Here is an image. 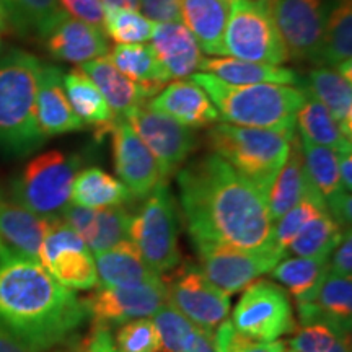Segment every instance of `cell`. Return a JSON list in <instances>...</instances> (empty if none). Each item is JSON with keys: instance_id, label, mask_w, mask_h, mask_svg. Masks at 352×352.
<instances>
[{"instance_id": "cell-50", "label": "cell", "mask_w": 352, "mask_h": 352, "mask_svg": "<svg viewBox=\"0 0 352 352\" xmlns=\"http://www.w3.org/2000/svg\"><path fill=\"white\" fill-rule=\"evenodd\" d=\"M182 352H215L214 333L206 331V329L196 327Z\"/></svg>"}, {"instance_id": "cell-45", "label": "cell", "mask_w": 352, "mask_h": 352, "mask_svg": "<svg viewBox=\"0 0 352 352\" xmlns=\"http://www.w3.org/2000/svg\"><path fill=\"white\" fill-rule=\"evenodd\" d=\"M59 3L65 13L74 16V20L103 28L107 10L101 0H59Z\"/></svg>"}, {"instance_id": "cell-12", "label": "cell", "mask_w": 352, "mask_h": 352, "mask_svg": "<svg viewBox=\"0 0 352 352\" xmlns=\"http://www.w3.org/2000/svg\"><path fill=\"white\" fill-rule=\"evenodd\" d=\"M39 259L44 270L70 290H94L100 285L94 253L60 215L50 219Z\"/></svg>"}, {"instance_id": "cell-24", "label": "cell", "mask_w": 352, "mask_h": 352, "mask_svg": "<svg viewBox=\"0 0 352 352\" xmlns=\"http://www.w3.org/2000/svg\"><path fill=\"white\" fill-rule=\"evenodd\" d=\"M96 274L101 287H138L144 284L164 283V277L145 261L131 240L94 254Z\"/></svg>"}, {"instance_id": "cell-57", "label": "cell", "mask_w": 352, "mask_h": 352, "mask_svg": "<svg viewBox=\"0 0 352 352\" xmlns=\"http://www.w3.org/2000/svg\"><path fill=\"white\" fill-rule=\"evenodd\" d=\"M0 201H2V197H0Z\"/></svg>"}, {"instance_id": "cell-53", "label": "cell", "mask_w": 352, "mask_h": 352, "mask_svg": "<svg viewBox=\"0 0 352 352\" xmlns=\"http://www.w3.org/2000/svg\"><path fill=\"white\" fill-rule=\"evenodd\" d=\"M104 6V10L108 8H121V10H134L140 8V0H101Z\"/></svg>"}, {"instance_id": "cell-37", "label": "cell", "mask_w": 352, "mask_h": 352, "mask_svg": "<svg viewBox=\"0 0 352 352\" xmlns=\"http://www.w3.org/2000/svg\"><path fill=\"white\" fill-rule=\"evenodd\" d=\"M342 233L344 230L327 210L302 227L296 239L290 241L287 252L302 258H329Z\"/></svg>"}, {"instance_id": "cell-34", "label": "cell", "mask_w": 352, "mask_h": 352, "mask_svg": "<svg viewBox=\"0 0 352 352\" xmlns=\"http://www.w3.org/2000/svg\"><path fill=\"white\" fill-rule=\"evenodd\" d=\"M109 59L127 78L148 88L155 95L170 80L168 74L158 63L155 52L147 44H116Z\"/></svg>"}, {"instance_id": "cell-54", "label": "cell", "mask_w": 352, "mask_h": 352, "mask_svg": "<svg viewBox=\"0 0 352 352\" xmlns=\"http://www.w3.org/2000/svg\"><path fill=\"white\" fill-rule=\"evenodd\" d=\"M60 352H90V351H88L87 341H82L80 344H76V346L69 347V349H65V351H60Z\"/></svg>"}, {"instance_id": "cell-36", "label": "cell", "mask_w": 352, "mask_h": 352, "mask_svg": "<svg viewBox=\"0 0 352 352\" xmlns=\"http://www.w3.org/2000/svg\"><path fill=\"white\" fill-rule=\"evenodd\" d=\"M8 25L21 33H36L46 38L57 23L67 19L59 0H0Z\"/></svg>"}, {"instance_id": "cell-2", "label": "cell", "mask_w": 352, "mask_h": 352, "mask_svg": "<svg viewBox=\"0 0 352 352\" xmlns=\"http://www.w3.org/2000/svg\"><path fill=\"white\" fill-rule=\"evenodd\" d=\"M87 318L77 294L57 283L41 264H0V328L30 352L64 344Z\"/></svg>"}, {"instance_id": "cell-13", "label": "cell", "mask_w": 352, "mask_h": 352, "mask_svg": "<svg viewBox=\"0 0 352 352\" xmlns=\"http://www.w3.org/2000/svg\"><path fill=\"white\" fill-rule=\"evenodd\" d=\"M166 300L189 321L206 331L227 320L230 311V296L210 283L196 264L186 263L176 267L175 274L164 277Z\"/></svg>"}, {"instance_id": "cell-28", "label": "cell", "mask_w": 352, "mask_h": 352, "mask_svg": "<svg viewBox=\"0 0 352 352\" xmlns=\"http://www.w3.org/2000/svg\"><path fill=\"white\" fill-rule=\"evenodd\" d=\"M311 188L314 186L308 182L305 166H303L300 142L296 135L290 145L287 160L279 170L266 195L267 212H270L272 222H276L294 206H297Z\"/></svg>"}, {"instance_id": "cell-1", "label": "cell", "mask_w": 352, "mask_h": 352, "mask_svg": "<svg viewBox=\"0 0 352 352\" xmlns=\"http://www.w3.org/2000/svg\"><path fill=\"white\" fill-rule=\"evenodd\" d=\"M176 179L184 222L195 243L239 248L276 245L264 196L217 153L179 168Z\"/></svg>"}, {"instance_id": "cell-9", "label": "cell", "mask_w": 352, "mask_h": 352, "mask_svg": "<svg viewBox=\"0 0 352 352\" xmlns=\"http://www.w3.org/2000/svg\"><path fill=\"white\" fill-rule=\"evenodd\" d=\"M195 245L201 271L228 296L241 292L258 277L271 272L287 254L276 245L266 248H239L215 243Z\"/></svg>"}, {"instance_id": "cell-21", "label": "cell", "mask_w": 352, "mask_h": 352, "mask_svg": "<svg viewBox=\"0 0 352 352\" xmlns=\"http://www.w3.org/2000/svg\"><path fill=\"white\" fill-rule=\"evenodd\" d=\"M302 327L314 323L328 324L338 331L351 334L352 329V277L328 272L310 303H297Z\"/></svg>"}, {"instance_id": "cell-27", "label": "cell", "mask_w": 352, "mask_h": 352, "mask_svg": "<svg viewBox=\"0 0 352 352\" xmlns=\"http://www.w3.org/2000/svg\"><path fill=\"white\" fill-rule=\"evenodd\" d=\"M303 94L320 101L331 113L347 138L352 135V78L329 67L314 69L308 74Z\"/></svg>"}, {"instance_id": "cell-52", "label": "cell", "mask_w": 352, "mask_h": 352, "mask_svg": "<svg viewBox=\"0 0 352 352\" xmlns=\"http://www.w3.org/2000/svg\"><path fill=\"white\" fill-rule=\"evenodd\" d=\"M0 352H30L25 346H21L15 338H12L7 331L0 328Z\"/></svg>"}, {"instance_id": "cell-30", "label": "cell", "mask_w": 352, "mask_h": 352, "mask_svg": "<svg viewBox=\"0 0 352 352\" xmlns=\"http://www.w3.org/2000/svg\"><path fill=\"white\" fill-rule=\"evenodd\" d=\"M206 74L233 83V85H258V83H274V85H292L298 83L294 70L280 65H270L235 59V57H214L204 59L201 69Z\"/></svg>"}, {"instance_id": "cell-35", "label": "cell", "mask_w": 352, "mask_h": 352, "mask_svg": "<svg viewBox=\"0 0 352 352\" xmlns=\"http://www.w3.org/2000/svg\"><path fill=\"white\" fill-rule=\"evenodd\" d=\"M297 126L300 129V138L310 142L323 145L338 153L352 151L351 138L341 131L331 113L311 96L305 95V101L297 113Z\"/></svg>"}, {"instance_id": "cell-3", "label": "cell", "mask_w": 352, "mask_h": 352, "mask_svg": "<svg viewBox=\"0 0 352 352\" xmlns=\"http://www.w3.org/2000/svg\"><path fill=\"white\" fill-rule=\"evenodd\" d=\"M191 77L228 124L296 134L297 113L305 101L302 88L274 83L233 85L206 72Z\"/></svg>"}, {"instance_id": "cell-39", "label": "cell", "mask_w": 352, "mask_h": 352, "mask_svg": "<svg viewBox=\"0 0 352 352\" xmlns=\"http://www.w3.org/2000/svg\"><path fill=\"white\" fill-rule=\"evenodd\" d=\"M327 202L318 195L315 188H311L297 206H294L289 212L276 220L274 226V243L284 252H287L290 241L296 239V235L302 230V227L316 215L327 212Z\"/></svg>"}, {"instance_id": "cell-22", "label": "cell", "mask_w": 352, "mask_h": 352, "mask_svg": "<svg viewBox=\"0 0 352 352\" xmlns=\"http://www.w3.org/2000/svg\"><path fill=\"white\" fill-rule=\"evenodd\" d=\"M151 39V47L170 78L189 77L201 69V47L184 25L155 23Z\"/></svg>"}, {"instance_id": "cell-23", "label": "cell", "mask_w": 352, "mask_h": 352, "mask_svg": "<svg viewBox=\"0 0 352 352\" xmlns=\"http://www.w3.org/2000/svg\"><path fill=\"white\" fill-rule=\"evenodd\" d=\"M44 39L50 54L63 63L85 64L109 52L103 30L69 16L57 23Z\"/></svg>"}, {"instance_id": "cell-51", "label": "cell", "mask_w": 352, "mask_h": 352, "mask_svg": "<svg viewBox=\"0 0 352 352\" xmlns=\"http://www.w3.org/2000/svg\"><path fill=\"white\" fill-rule=\"evenodd\" d=\"M338 170H340V179L342 189L351 192L352 188V155L351 152L338 153Z\"/></svg>"}, {"instance_id": "cell-46", "label": "cell", "mask_w": 352, "mask_h": 352, "mask_svg": "<svg viewBox=\"0 0 352 352\" xmlns=\"http://www.w3.org/2000/svg\"><path fill=\"white\" fill-rule=\"evenodd\" d=\"M144 16L155 23L182 20V0H140Z\"/></svg>"}, {"instance_id": "cell-29", "label": "cell", "mask_w": 352, "mask_h": 352, "mask_svg": "<svg viewBox=\"0 0 352 352\" xmlns=\"http://www.w3.org/2000/svg\"><path fill=\"white\" fill-rule=\"evenodd\" d=\"M63 85L70 107L83 124L95 126L98 132L113 131L118 116L82 69H74L65 74Z\"/></svg>"}, {"instance_id": "cell-11", "label": "cell", "mask_w": 352, "mask_h": 352, "mask_svg": "<svg viewBox=\"0 0 352 352\" xmlns=\"http://www.w3.org/2000/svg\"><path fill=\"white\" fill-rule=\"evenodd\" d=\"M331 0H271L270 8L289 59L323 64V39Z\"/></svg>"}, {"instance_id": "cell-42", "label": "cell", "mask_w": 352, "mask_h": 352, "mask_svg": "<svg viewBox=\"0 0 352 352\" xmlns=\"http://www.w3.org/2000/svg\"><path fill=\"white\" fill-rule=\"evenodd\" d=\"M152 321L155 324L158 336H160L162 347L166 352H182L196 328L192 321L179 314L168 302L152 315Z\"/></svg>"}, {"instance_id": "cell-31", "label": "cell", "mask_w": 352, "mask_h": 352, "mask_svg": "<svg viewBox=\"0 0 352 352\" xmlns=\"http://www.w3.org/2000/svg\"><path fill=\"white\" fill-rule=\"evenodd\" d=\"M323 64L352 78V0H331L324 28Z\"/></svg>"}, {"instance_id": "cell-48", "label": "cell", "mask_w": 352, "mask_h": 352, "mask_svg": "<svg viewBox=\"0 0 352 352\" xmlns=\"http://www.w3.org/2000/svg\"><path fill=\"white\" fill-rule=\"evenodd\" d=\"M327 209L329 215L336 220L338 226H340L342 230L351 228L352 197L349 191H346V189H340L338 192H334V195L327 201Z\"/></svg>"}, {"instance_id": "cell-58", "label": "cell", "mask_w": 352, "mask_h": 352, "mask_svg": "<svg viewBox=\"0 0 352 352\" xmlns=\"http://www.w3.org/2000/svg\"><path fill=\"white\" fill-rule=\"evenodd\" d=\"M289 352H294V351H289Z\"/></svg>"}, {"instance_id": "cell-33", "label": "cell", "mask_w": 352, "mask_h": 352, "mask_svg": "<svg viewBox=\"0 0 352 352\" xmlns=\"http://www.w3.org/2000/svg\"><path fill=\"white\" fill-rule=\"evenodd\" d=\"M329 258H285L276 264L271 276L296 298V303H310L328 276Z\"/></svg>"}, {"instance_id": "cell-15", "label": "cell", "mask_w": 352, "mask_h": 352, "mask_svg": "<svg viewBox=\"0 0 352 352\" xmlns=\"http://www.w3.org/2000/svg\"><path fill=\"white\" fill-rule=\"evenodd\" d=\"M87 316L94 328L121 327L127 321L148 318L166 302L165 283L138 287H96L83 298Z\"/></svg>"}, {"instance_id": "cell-49", "label": "cell", "mask_w": 352, "mask_h": 352, "mask_svg": "<svg viewBox=\"0 0 352 352\" xmlns=\"http://www.w3.org/2000/svg\"><path fill=\"white\" fill-rule=\"evenodd\" d=\"M85 341L90 352H118L111 336V329L91 328L90 336Z\"/></svg>"}, {"instance_id": "cell-47", "label": "cell", "mask_w": 352, "mask_h": 352, "mask_svg": "<svg viewBox=\"0 0 352 352\" xmlns=\"http://www.w3.org/2000/svg\"><path fill=\"white\" fill-rule=\"evenodd\" d=\"M329 272L341 277H352V233L347 228L342 233L340 243L333 250L328 259Z\"/></svg>"}, {"instance_id": "cell-4", "label": "cell", "mask_w": 352, "mask_h": 352, "mask_svg": "<svg viewBox=\"0 0 352 352\" xmlns=\"http://www.w3.org/2000/svg\"><path fill=\"white\" fill-rule=\"evenodd\" d=\"M41 63L21 50L0 54V151L23 158L46 142L38 124L36 91Z\"/></svg>"}, {"instance_id": "cell-17", "label": "cell", "mask_w": 352, "mask_h": 352, "mask_svg": "<svg viewBox=\"0 0 352 352\" xmlns=\"http://www.w3.org/2000/svg\"><path fill=\"white\" fill-rule=\"evenodd\" d=\"M50 219L16 202L0 201V264L12 261L41 264L39 253Z\"/></svg>"}, {"instance_id": "cell-25", "label": "cell", "mask_w": 352, "mask_h": 352, "mask_svg": "<svg viewBox=\"0 0 352 352\" xmlns=\"http://www.w3.org/2000/svg\"><path fill=\"white\" fill-rule=\"evenodd\" d=\"M233 0H182V20L210 56H226L223 33Z\"/></svg>"}, {"instance_id": "cell-32", "label": "cell", "mask_w": 352, "mask_h": 352, "mask_svg": "<svg viewBox=\"0 0 352 352\" xmlns=\"http://www.w3.org/2000/svg\"><path fill=\"white\" fill-rule=\"evenodd\" d=\"M132 199L124 184L101 168H87L76 175L70 192L74 206L87 209L121 208Z\"/></svg>"}, {"instance_id": "cell-14", "label": "cell", "mask_w": 352, "mask_h": 352, "mask_svg": "<svg viewBox=\"0 0 352 352\" xmlns=\"http://www.w3.org/2000/svg\"><path fill=\"white\" fill-rule=\"evenodd\" d=\"M124 116L155 158L165 182L171 175L178 173L184 162L197 148L195 132L165 114L152 111L147 104L131 108Z\"/></svg>"}, {"instance_id": "cell-38", "label": "cell", "mask_w": 352, "mask_h": 352, "mask_svg": "<svg viewBox=\"0 0 352 352\" xmlns=\"http://www.w3.org/2000/svg\"><path fill=\"white\" fill-rule=\"evenodd\" d=\"M298 142H300L308 182L327 202L334 192L342 189L340 170H338V152L323 145H316L303 138H298Z\"/></svg>"}, {"instance_id": "cell-26", "label": "cell", "mask_w": 352, "mask_h": 352, "mask_svg": "<svg viewBox=\"0 0 352 352\" xmlns=\"http://www.w3.org/2000/svg\"><path fill=\"white\" fill-rule=\"evenodd\" d=\"M80 69L95 83L116 116L118 114L124 116L126 111H129L131 108L139 107L144 100L155 95L152 90L132 82L131 78L120 72L116 65L113 64V60L109 59V56L88 60V63L82 64Z\"/></svg>"}, {"instance_id": "cell-19", "label": "cell", "mask_w": 352, "mask_h": 352, "mask_svg": "<svg viewBox=\"0 0 352 352\" xmlns=\"http://www.w3.org/2000/svg\"><path fill=\"white\" fill-rule=\"evenodd\" d=\"M147 108L192 129L212 126L220 120L219 111L206 91L195 82L186 80L173 82L162 88L160 94L148 101Z\"/></svg>"}, {"instance_id": "cell-10", "label": "cell", "mask_w": 352, "mask_h": 352, "mask_svg": "<svg viewBox=\"0 0 352 352\" xmlns=\"http://www.w3.org/2000/svg\"><path fill=\"white\" fill-rule=\"evenodd\" d=\"M233 327L254 341H279L296 329L292 302L284 287L267 279L254 280L233 308Z\"/></svg>"}, {"instance_id": "cell-6", "label": "cell", "mask_w": 352, "mask_h": 352, "mask_svg": "<svg viewBox=\"0 0 352 352\" xmlns=\"http://www.w3.org/2000/svg\"><path fill=\"white\" fill-rule=\"evenodd\" d=\"M78 166L80 158L59 151L34 157L13 179V202L43 217L60 215L70 204Z\"/></svg>"}, {"instance_id": "cell-20", "label": "cell", "mask_w": 352, "mask_h": 352, "mask_svg": "<svg viewBox=\"0 0 352 352\" xmlns=\"http://www.w3.org/2000/svg\"><path fill=\"white\" fill-rule=\"evenodd\" d=\"M63 70L57 65H41L38 76V124L46 138L80 131L83 122L74 113L63 85Z\"/></svg>"}, {"instance_id": "cell-16", "label": "cell", "mask_w": 352, "mask_h": 352, "mask_svg": "<svg viewBox=\"0 0 352 352\" xmlns=\"http://www.w3.org/2000/svg\"><path fill=\"white\" fill-rule=\"evenodd\" d=\"M111 132L118 178L129 189L132 197L145 199L153 189L165 183L155 158L127 121L118 118Z\"/></svg>"}, {"instance_id": "cell-5", "label": "cell", "mask_w": 352, "mask_h": 352, "mask_svg": "<svg viewBox=\"0 0 352 352\" xmlns=\"http://www.w3.org/2000/svg\"><path fill=\"white\" fill-rule=\"evenodd\" d=\"M296 134L222 122L208 131L214 153L243 175L266 199L272 182L283 168Z\"/></svg>"}, {"instance_id": "cell-43", "label": "cell", "mask_w": 352, "mask_h": 352, "mask_svg": "<svg viewBox=\"0 0 352 352\" xmlns=\"http://www.w3.org/2000/svg\"><path fill=\"white\" fill-rule=\"evenodd\" d=\"M113 340L118 352H158L162 349L160 336L151 318H138L121 324Z\"/></svg>"}, {"instance_id": "cell-56", "label": "cell", "mask_w": 352, "mask_h": 352, "mask_svg": "<svg viewBox=\"0 0 352 352\" xmlns=\"http://www.w3.org/2000/svg\"><path fill=\"white\" fill-rule=\"evenodd\" d=\"M252 2H258V3H261V6H270V2L271 0H252Z\"/></svg>"}, {"instance_id": "cell-44", "label": "cell", "mask_w": 352, "mask_h": 352, "mask_svg": "<svg viewBox=\"0 0 352 352\" xmlns=\"http://www.w3.org/2000/svg\"><path fill=\"white\" fill-rule=\"evenodd\" d=\"M215 352H285L284 341L259 342L233 327L230 320H223L214 331Z\"/></svg>"}, {"instance_id": "cell-18", "label": "cell", "mask_w": 352, "mask_h": 352, "mask_svg": "<svg viewBox=\"0 0 352 352\" xmlns=\"http://www.w3.org/2000/svg\"><path fill=\"white\" fill-rule=\"evenodd\" d=\"M67 226L78 233L91 253H103L129 239L132 215L122 208L87 209L69 206L60 214Z\"/></svg>"}, {"instance_id": "cell-40", "label": "cell", "mask_w": 352, "mask_h": 352, "mask_svg": "<svg viewBox=\"0 0 352 352\" xmlns=\"http://www.w3.org/2000/svg\"><path fill=\"white\" fill-rule=\"evenodd\" d=\"M153 21L144 16L140 12L108 8L104 13V34L118 44L144 43L151 39Z\"/></svg>"}, {"instance_id": "cell-8", "label": "cell", "mask_w": 352, "mask_h": 352, "mask_svg": "<svg viewBox=\"0 0 352 352\" xmlns=\"http://www.w3.org/2000/svg\"><path fill=\"white\" fill-rule=\"evenodd\" d=\"M223 52L227 57L270 65H280L289 60L270 8L252 0L232 2L223 33Z\"/></svg>"}, {"instance_id": "cell-55", "label": "cell", "mask_w": 352, "mask_h": 352, "mask_svg": "<svg viewBox=\"0 0 352 352\" xmlns=\"http://www.w3.org/2000/svg\"><path fill=\"white\" fill-rule=\"evenodd\" d=\"M0 28H2V30H7L8 28V20H7L6 10H3L2 3H0Z\"/></svg>"}, {"instance_id": "cell-41", "label": "cell", "mask_w": 352, "mask_h": 352, "mask_svg": "<svg viewBox=\"0 0 352 352\" xmlns=\"http://www.w3.org/2000/svg\"><path fill=\"white\" fill-rule=\"evenodd\" d=\"M289 344L294 352H351V334L314 323L298 328Z\"/></svg>"}, {"instance_id": "cell-7", "label": "cell", "mask_w": 352, "mask_h": 352, "mask_svg": "<svg viewBox=\"0 0 352 352\" xmlns=\"http://www.w3.org/2000/svg\"><path fill=\"white\" fill-rule=\"evenodd\" d=\"M129 239L145 261L160 276L173 272L182 264L178 248V212L175 197L162 183L145 197L139 212L132 215Z\"/></svg>"}]
</instances>
